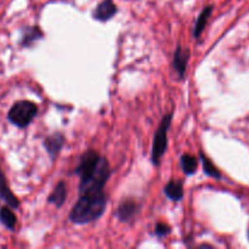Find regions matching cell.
<instances>
[{
    "mask_svg": "<svg viewBox=\"0 0 249 249\" xmlns=\"http://www.w3.org/2000/svg\"><path fill=\"white\" fill-rule=\"evenodd\" d=\"M107 196L102 191L80 194L79 199L70 213V220L78 225L91 223L101 218L107 207Z\"/></svg>",
    "mask_w": 249,
    "mask_h": 249,
    "instance_id": "6da1fadb",
    "label": "cell"
},
{
    "mask_svg": "<svg viewBox=\"0 0 249 249\" xmlns=\"http://www.w3.org/2000/svg\"><path fill=\"white\" fill-rule=\"evenodd\" d=\"M38 114V106L28 100L16 101L7 112V119L19 129H24L33 122Z\"/></svg>",
    "mask_w": 249,
    "mask_h": 249,
    "instance_id": "7a4b0ae2",
    "label": "cell"
},
{
    "mask_svg": "<svg viewBox=\"0 0 249 249\" xmlns=\"http://www.w3.org/2000/svg\"><path fill=\"white\" fill-rule=\"evenodd\" d=\"M173 114H167L164 118L160 122V126H158L157 131L155 134V139H153L152 145V163L155 165L160 164V160H162L163 155L165 153L168 147V130H169L170 123H172Z\"/></svg>",
    "mask_w": 249,
    "mask_h": 249,
    "instance_id": "3957f363",
    "label": "cell"
},
{
    "mask_svg": "<svg viewBox=\"0 0 249 249\" xmlns=\"http://www.w3.org/2000/svg\"><path fill=\"white\" fill-rule=\"evenodd\" d=\"M100 160H101V156L96 151L92 150L88 151V152H85L82 156L79 164H78L77 169H75V174L79 175L80 181H85V180L89 179L94 174L95 170L99 167Z\"/></svg>",
    "mask_w": 249,
    "mask_h": 249,
    "instance_id": "277c9868",
    "label": "cell"
},
{
    "mask_svg": "<svg viewBox=\"0 0 249 249\" xmlns=\"http://www.w3.org/2000/svg\"><path fill=\"white\" fill-rule=\"evenodd\" d=\"M0 199L2 202L11 207L12 209H18L19 208V201L14 192L10 189L9 184H7V179L5 177L4 172H2L1 167H0Z\"/></svg>",
    "mask_w": 249,
    "mask_h": 249,
    "instance_id": "5b68a950",
    "label": "cell"
},
{
    "mask_svg": "<svg viewBox=\"0 0 249 249\" xmlns=\"http://www.w3.org/2000/svg\"><path fill=\"white\" fill-rule=\"evenodd\" d=\"M117 14V6L112 0H104L96 6V9L92 12V16L97 21H108L114 15Z\"/></svg>",
    "mask_w": 249,
    "mask_h": 249,
    "instance_id": "8992f818",
    "label": "cell"
},
{
    "mask_svg": "<svg viewBox=\"0 0 249 249\" xmlns=\"http://www.w3.org/2000/svg\"><path fill=\"white\" fill-rule=\"evenodd\" d=\"M190 58V51L187 49L181 48V46H178L177 50L174 53V60H173V67L177 71V73L179 74L180 78H182L186 73L187 68V62H189Z\"/></svg>",
    "mask_w": 249,
    "mask_h": 249,
    "instance_id": "52a82bcc",
    "label": "cell"
},
{
    "mask_svg": "<svg viewBox=\"0 0 249 249\" xmlns=\"http://www.w3.org/2000/svg\"><path fill=\"white\" fill-rule=\"evenodd\" d=\"M63 145H65V136L60 133L53 134L44 140V147L51 156V158H55L60 153Z\"/></svg>",
    "mask_w": 249,
    "mask_h": 249,
    "instance_id": "ba28073f",
    "label": "cell"
},
{
    "mask_svg": "<svg viewBox=\"0 0 249 249\" xmlns=\"http://www.w3.org/2000/svg\"><path fill=\"white\" fill-rule=\"evenodd\" d=\"M139 212V206L134 199H124L118 207L117 218L121 221H129Z\"/></svg>",
    "mask_w": 249,
    "mask_h": 249,
    "instance_id": "9c48e42d",
    "label": "cell"
},
{
    "mask_svg": "<svg viewBox=\"0 0 249 249\" xmlns=\"http://www.w3.org/2000/svg\"><path fill=\"white\" fill-rule=\"evenodd\" d=\"M43 36V33H41L40 28L38 26L33 27H24L22 29V36L21 40H19V45L22 48H28L32 44L36 43L38 39H40Z\"/></svg>",
    "mask_w": 249,
    "mask_h": 249,
    "instance_id": "30bf717a",
    "label": "cell"
},
{
    "mask_svg": "<svg viewBox=\"0 0 249 249\" xmlns=\"http://www.w3.org/2000/svg\"><path fill=\"white\" fill-rule=\"evenodd\" d=\"M0 223L10 231H15V229H16L17 216L12 212L11 207L7 206V204L0 208Z\"/></svg>",
    "mask_w": 249,
    "mask_h": 249,
    "instance_id": "8fae6325",
    "label": "cell"
},
{
    "mask_svg": "<svg viewBox=\"0 0 249 249\" xmlns=\"http://www.w3.org/2000/svg\"><path fill=\"white\" fill-rule=\"evenodd\" d=\"M66 197H67V187H66V184L63 181L58 182L56 185V187L53 189V191L51 192L50 196L48 197L49 203L53 204L57 208H60L66 201Z\"/></svg>",
    "mask_w": 249,
    "mask_h": 249,
    "instance_id": "7c38bea8",
    "label": "cell"
},
{
    "mask_svg": "<svg viewBox=\"0 0 249 249\" xmlns=\"http://www.w3.org/2000/svg\"><path fill=\"white\" fill-rule=\"evenodd\" d=\"M164 194L167 195L168 198L172 201H180L184 196V189H182V184L178 180H172L168 182L164 187Z\"/></svg>",
    "mask_w": 249,
    "mask_h": 249,
    "instance_id": "4fadbf2b",
    "label": "cell"
},
{
    "mask_svg": "<svg viewBox=\"0 0 249 249\" xmlns=\"http://www.w3.org/2000/svg\"><path fill=\"white\" fill-rule=\"evenodd\" d=\"M212 11H213V6H207L204 7L203 10H202V12L199 14L198 18H197L196 21V24H195V29H194V36H196V38H199V36H201V33L203 32V29L206 28L207 26V22H208L209 17H211V14Z\"/></svg>",
    "mask_w": 249,
    "mask_h": 249,
    "instance_id": "5bb4252c",
    "label": "cell"
},
{
    "mask_svg": "<svg viewBox=\"0 0 249 249\" xmlns=\"http://www.w3.org/2000/svg\"><path fill=\"white\" fill-rule=\"evenodd\" d=\"M181 167L185 174L192 175L196 173L197 168H198V160L195 156L184 155L181 156Z\"/></svg>",
    "mask_w": 249,
    "mask_h": 249,
    "instance_id": "9a60e30c",
    "label": "cell"
},
{
    "mask_svg": "<svg viewBox=\"0 0 249 249\" xmlns=\"http://www.w3.org/2000/svg\"><path fill=\"white\" fill-rule=\"evenodd\" d=\"M201 160L202 163H203V170L207 175H209V177L212 178H215V179H220L221 175L220 173H219L218 168H216L215 165L213 164V162H211L203 153H201Z\"/></svg>",
    "mask_w": 249,
    "mask_h": 249,
    "instance_id": "2e32d148",
    "label": "cell"
},
{
    "mask_svg": "<svg viewBox=\"0 0 249 249\" xmlns=\"http://www.w3.org/2000/svg\"><path fill=\"white\" fill-rule=\"evenodd\" d=\"M156 235L158 237H163V236H167L168 233H170V226L167 225L164 223H158L156 225Z\"/></svg>",
    "mask_w": 249,
    "mask_h": 249,
    "instance_id": "e0dca14e",
    "label": "cell"
}]
</instances>
